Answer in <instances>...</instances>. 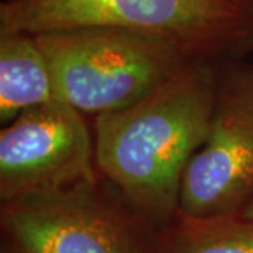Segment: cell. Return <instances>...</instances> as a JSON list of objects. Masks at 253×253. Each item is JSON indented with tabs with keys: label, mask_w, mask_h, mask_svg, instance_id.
<instances>
[{
	"label": "cell",
	"mask_w": 253,
	"mask_h": 253,
	"mask_svg": "<svg viewBox=\"0 0 253 253\" xmlns=\"http://www.w3.org/2000/svg\"><path fill=\"white\" fill-rule=\"evenodd\" d=\"M241 215L245 218H251V219H253V200H252V203H251L248 207L245 208V211L241 214Z\"/></svg>",
	"instance_id": "obj_10"
},
{
	"label": "cell",
	"mask_w": 253,
	"mask_h": 253,
	"mask_svg": "<svg viewBox=\"0 0 253 253\" xmlns=\"http://www.w3.org/2000/svg\"><path fill=\"white\" fill-rule=\"evenodd\" d=\"M241 3L245 6V9L248 10V13L251 14L253 20V0H241Z\"/></svg>",
	"instance_id": "obj_9"
},
{
	"label": "cell",
	"mask_w": 253,
	"mask_h": 253,
	"mask_svg": "<svg viewBox=\"0 0 253 253\" xmlns=\"http://www.w3.org/2000/svg\"><path fill=\"white\" fill-rule=\"evenodd\" d=\"M253 200V62L218 63L207 135L183 177L179 212L193 218L241 215Z\"/></svg>",
	"instance_id": "obj_5"
},
{
	"label": "cell",
	"mask_w": 253,
	"mask_h": 253,
	"mask_svg": "<svg viewBox=\"0 0 253 253\" xmlns=\"http://www.w3.org/2000/svg\"><path fill=\"white\" fill-rule=\"evenodd\" d=\"M55 97L99 117L146 97L193 61L155 37L118 28H78L36 36Z\"/></svg>",
	"instance_id": "obj_3"
},
{
	"label": "cell",
	"mask_w": 253,
	"mask_h": 253,
	"mask_svg": "<svg viewBox=\"0 0 253 253\" xmlns=\"http://www.w3.org/2000/svg\"><path fill=\"white\" fill-rule=\"evenodd\" d=\"M218 63L193 61L131 107L94 118L100 176L159 231L179 214L183 177L207 135Z\"/></svg>",
	"instance_id": "obj_1"
},
{
	"label": "cell",
	"mask_w": 253,
	"mask_h": 253,
	"mask_svg": "<svg viewBox=\"0 0 253 253\" xmlns=\"http://www.w3.org/2000/svg\"><path fill=\"white\" fill-rule=\"evenodd\" d=\"M118 28L168 41L190 58L219 63L253 48L241 0H3L0 30L31 36Z\"/></svg>",
	"instance_id": "obj_2"
},
{
	"label": "cell",
	"mask_w": 253,
	"mask_h": 253,
	"mask_svg": "<svg viewBox=\"0 0 253 253\" xmlns=\"http://www.w3.org/2000/svg\"><path fill=\"white\" fill-rule=\"evenodd\" d=\"M156 253H253V219L177 214L156 235Z\"/></svg>",
	"instance_id": "obj_8"
},
{
	"label": "cell",
	"mask_w": 253,
	"mask_h": 253,
	"mask_svg": "<svg viewBox=\"0 0 253 253\" xmlns=\"http://www.w3.org/2000/svg\"><path fill=\"white\" fill-rule=\"evenodd\" d=\"M56 99L52 75L36 36L0 30V123Z\"/></svg>",
	"instance_id": "obj_7"
},
{
	"label": "cell",
	"mask_w": 253,
	"mask_h": 253,
	"mask_svg": "<svg viewBox=\"0 0 253 253\" xmlns=\"http://www.w3.org/2000/svg\"><path fill=\"white\" fill-rule=\"evenodd\" d=\"M1 253H156V235L110 183L0 203Z\"/></svg>",
	"instance_id": "obj_4"
},
{
	"label": "cell",
	"mask_w": 253,
	"mask_h": 253,
	"mask_svg": "<svg viewBox=\"0 0 253 253\" xmlns=\"http://www.w3.org/2000/svg\"><path fill=\"white\" fill-rule=\"evenodd\" d=\"M100 177L89 126L65 101L24 110L0 131V203L56 196Z\"/></svg>",
	"instance_id": "obj_6"
}]
</instances>
